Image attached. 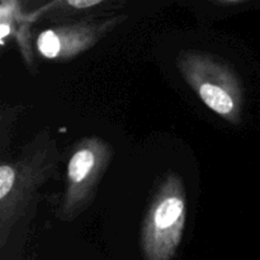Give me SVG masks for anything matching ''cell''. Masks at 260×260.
<instances>
[{"label": "cell", "mask_w": 260, "mask_h": 260, "mask_svg": "<svg viewBox=\"0 0 260 260\" xmlns=\"http://www.w3.org/2000/svg\"><path fill=\"white\" fill-rule=\"evenodd\" d=\"M68 4L78 9H85L101 4V0H69Z\"/></svg>", "instance_id": "6"}, {"label": "cell", "mask_w": 260, "mask_h": 260, "mask_svg": "<svg viewBox=\"0 0 260 260\" xmlns=\"http://www.w3.org/2000/svg\"><path fill=\"white\" fill-rule=\"evenodd\" d=\"M9 33H10L9 27H8V25L5 24V23H2V25H0V38H2V41L4 40V38L7 37V36L9 35Z\"/></svg>", "instance_id": "7"}, {"label": "cell", "mask_w": 260, "mask_h": 260, "mask_svg": "<svg viewBox=\"0 0 260 260\" xmlns=\"http://www.w3.org/2000/svg\"><path fill=\"white\" fill-rule=\"evenodd\" d=\"M14 170L8 165H2L0 168V200H4L12 190L14 184Z\"/></svg>", "instance_id": "5"}, {"label": "cell", "mask_w": 260, "mask_h": 260, "mask_svg": "<svg viewBox=\"0 0 260 260\" xmlns=\"http://www.w3.org/2000/svg\"><path fill=\"white\" fill-rule=\"evenodd\" d=\"M184 213V203L178 197H168L157 205L154 212V228L162 233L179 223Z\"/></svg>", "instance_id": "1"}, {"label": "cell", "mask_w": 260, "mask_h": 260, "mask_svg": "<svg viewBox=\"0 0 260 260\" xmlns=\"http://www.w3.org/2000/svg\"><path fill=\"white\" fill-rule=\"evenodd\" d=\"M94 167V155L89 150L78 151L69 162V178L74 183H80Z\"/></svg>", "instance_id": "3"}, {"label": "cell", "mask_w": 260, "mask_h": 260, "mask_svg": "<svg viewBox=\"0 0 260 260\" xmlns=\"http://www.w3.org/2000/svg\"><path fill=\"white\" fill-rule=\"evenodd\" d=\"M38 50L45 57L53 58L61 50V43L53 30H46L38 38Z\"/></svg>", "instance_id": "4"}, {"label": "cell", "mask_w": 260, "mask_h": 260, "mask_svg": "<svg viewBox=\"0 0 260 260\" xmlns=\"http://www.w3.org/2000/svg\"><path fill=\"white\" fill-rule=\"evenodd\" d=\"M200 95L206 106L210 107L218 114H229L233 112L235 103L230 94L221 86L215 84H202L200 88Z\"/></svg>", "instance_id": "2"}]
</instances>
